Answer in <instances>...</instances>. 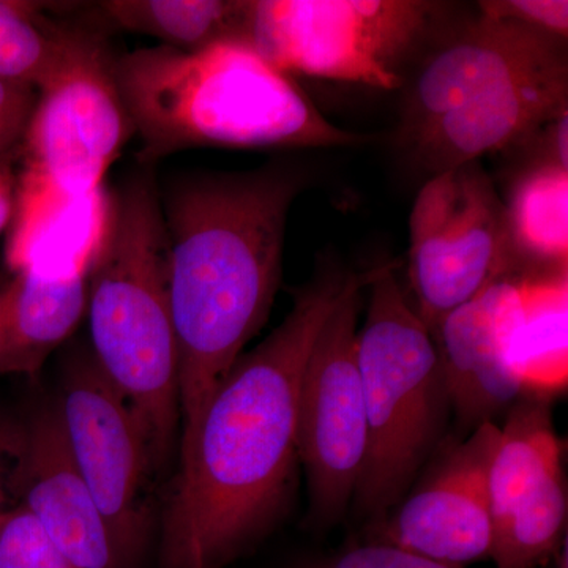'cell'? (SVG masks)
Instances as JSON below:
<instances>
[{
    "label": "cell",
    "mask_w": 568,
    "mask_h": 568,
    "mask_svg": "<svg viewBox=\"0 0 568 568\" xmlns=\"http://www.w3.org/2000/svg\"><path fill=\"white\" fill-rule=\"evenodd\" d=\"M112 77L149 164L186 149L351 148L372 140L334 125L283 71L244 41L203 51L142 48Z\"/></svg>",
    "instance_id": "3"
},
{
    "label": "cell",
    "mask_w": 568,
    "mask_h": 568,
    "mask_svg": "<svg viewBox=\"0 0 568 568\" xmlns=\"http://www.w3.org/2000/svg\"><path fill=\"white\" fill-rule=\"evenodd\" d=\"M0 568H80L55 547L21 506L10 508L0 528Z\"/></svg>",
    "instance_id": "23"
},
{
    "label": "cell",
    "mask_w": 568,
    "mask_h": 568,
    "mask_svg": "<svg viewBox=\"0 0 568 568\" xmlns=\"http://www.w3.org/2000/svg\"><path fill=\"white\" fill-rule=\"evenodd\" d=\"M562 467L541 478L495 523L489 558L496 568H537L558 552L567 525Z\"/></svg>",
    "instance_id": "21"
},
{
    "label": "cell",
    "mask_w": 568,
    "mask_h": 568,
    "mask_svg": "<svg viewBox=\"0 0 568 568\" xmlns=\"http://www.w3.org/2000/svg\"><path fill=\"white\" fill-rule=\"evenodd\" d=\"M497 437L496 422L477 426L394 515L377 523L373 541L459 567L489 558L493 510L488 473Z\"/></svg>",
    "instance_id": "11"
},
{
    "label": "cell",
    "mask_w": 568,
    "mask_h": 568,
    "mask_svg": "<svg viewBox=\"0 0 568 568\" xmlns=\"http://www.w3.org/2000/svg\"><path fill=\"white\" fill-rule=\"evenodd\" d=\"M357 274L321 272L290 315L242 354L209 398L164 510L159 568H226L293 495L302 376L321 327Z\"/></svg>",
    "instance_id": "1"
},
{
    "label": "cell",
    "mask_w": 568,
    "mask_h": 568,
    "mask_svg": "<svg viewBox=\"0 0 568 568\" xmlns=\"http://www.w3.org/2000/svg\"><path fill=\"white\" fill-rule=\"evenodd\" d=\"M384 264L369 284L357 362L368 422V447L355 491L357 510L386 518L433 454L450 414L435 338Z\"/></svg>",
    "instance_id": "5"
},
{
    "label": "cell",
    "mask_w": 568,
    "mask_h": 568,
    "mask_svg": "<svg viewBox=\"0 0 568 568\" xmlns=\"http://www.w3.org/2000/svg\"><path fill=\"white\" fill-rule=\"evenodd\" d=\"M480 17L515 22L562 40L568 31L567 0H488L478 3Z\"/></svg>",
    "instance_id": "24"
},
{
    "label": "cell",
    "mask_w": 568,
    "mask_h": 568,
    "mask_svg": "<svg viewBox=\"0 0 568 568\" xmlns=\"http://www.w3.org/2000/svg\"><path fill=\"white\" fill-rule=\"evenodd\" d=\"M36 102L31 85L0 80V153L20 145Z\"/></svg>",
    "instance_id": "26"
},
{
    "label": "cell",
    "mask_w": 568,
    "mask_h": 568,
    "mask_svg": "<svg viewBox=\"0 0 568 568\" xmlns=\"http://www.w3.org/2000/svg\"><path fill=\"white\" fill-rule=\"evenodd\" d=\"M381 267L355 276L321 327L302 376L297 455L317 526L334 525L346 514L364 470L368 422L357 362L358 315Z\"/></svg>",
    "instance_id": "9"
},
{
    "label": "cell",
    "mask_w": 568,
    "mask_h": 568,
    "mask_svg": "<svg viewBox=\"0 0 568 568\" xmlns=\"http://www.w3.org/2000/svg\"><path fill=\"white\" fill-rule=\"evenodd\" d=\"M562 467V440L548 396L525 394L507 410L489 463L493 528L541 478Z\"/></svg>",
    "instance_id": "18"
},
{
    "label": "cell",
    "mask_w": 568,
    "mask_h": 568,
    "mask_svg": "<svg viewBox=\"0 0 568 568\" xmlns=\"http://www.w3.org/2000/svg\"><path fill=\"white\" fill-rule=\"evenodd\" d=\"M560 41L515 22L478 18L469 31L433 55L422 69L403 130L511 82L567 69Z\"/></svg>",
    "instance_id": "13"
},
{
    "label": "cell",
    "mask_w": 568,
    "mask_h": 568,
    "mask_svg": "<svg viewBox=\"0 0 568 568\" xmlns=\"http://www.w3.org/2000/svg\"><path fill=\"white\" fill-rule=\"evenodd\" d=\"M106 44L77 31L58 77L37 92L18 153V179L10 244H20L43 224L102 190L104 174L133 129L112 77Z\"/></svg>",
    "instance_id": "6"
},
{
    "label": "cell",
    "mask_w": 568,
    "mask_h": 568,
    "mask_svg": "<svg viewBox=\"0 0 568 568\" xmlns=\"http://www.w3.org/2000/svg\"><path fill=\"white\" fill-rule=\"evenodd\" d=\"M248 2L242 0H110L103 13L125 31L162 41L183 52L223 41H244Z\"/></svg>",
    "instance_id": "19"
},
{
    "label": "cell",
    "mask_w": 568,
    "mask_h": 568,
    "mask_svg": "<svg viewBox=\"0 0 568 568\" xmlns=\"http://www.w3.org/2000/svg\"><path fill=\"white\" fill-rule=\"evenodd\" d=\"M435 7L420 0H256L248 2L242 40L290 77L395 89Z\"/></svg>",
    "instance_id": "7"
},
{
    "label": "cell",
    "mask_w": 568,
    "mask_h": 568,
    "mask_svg": "<svg viewBox=\"0 0 568 568\" xmlns=\"http://www.w3.org/2000/svg\"><path fill=\"white\" fill-rule=\"evenodd\" d=\"M55 405L71 457L102 511L119 562L132 568L149 530L142 491L153 458L144 426L92 354L71 358Z\"/></svg>",
    "instance_id": "10"
},
{
    "label": "cell",
    "mask_w": 568,
    "mask_h": 568,
    "mask_svg": "<svg viewBox=\"0 0 568 568\" xmlns=\"http://www.w3.org/2000/svg\"><path fill=\"white\" fill-rule=\"evenodd\" d=\"M506 204L478 162L432 175L409 219L416 313L435 336L444 317L517 271Z\"/></svg>",
    "instance_id": "8"
},
{
    "label": "cell",
    "mask_w": 568,
    "mask_h": 568,
    "mask_svg": "<svg viewBox=\"0 0 568 568\" xmlns=\"http://www.w3.org/2000/svg\"><path fill=\"white\" fill-rule=\"evenodd\" d=\"M43 3L0 0V80L37 92L58 77L73 48L77 29L43 21Z\"/></svg>",
    "instance_id": "22"
},
{
    "label": "cell",
    "mask_w": 568,
    "mask_h": 568,
    "mask_svg": "<svg viewBox=\"0 0 568 568\" xmlns=\"http://www.w3.org/2000/svg\"><path fill=\"white\" fill-rule=\"evenodd\" d=\"M7 487L80 568H122L110 529L71 457L58 405L14 424Z\"/></svg>",
    "instance_id": "12"
},
{
    "label": "cell",
    "mask_w": 568,
    "mask_h": 568,
    "mask_svg": "<svg viewBox=\"0 0 568 568\" xmlns=\"http://www.w3.org/2000/svg\"><path fill=\"white\" fill-rule=\"evenodd\" d=\"M297 568H465L437 560L422 558L381 541H366L362 545L325 556V558L308 560Z\"/></svg>",
    "instance_id": "25"
},
{
    "label": "cell",
    "mask_w": 568,
    "mask_h": 568,
    "mask_svg": "<svg viewBox=\"0 0 568 568\" xmlns=\"http://www.w3.org/2000/svg\"><path fill=\"white\" fill-rule=\"evenodd\" d=\"M14 424L9 422H0V528H2L3 519L9 514L10 508L7 507V476H9L11 447H13Z\"/></svg>",
    "instance_id": "28"
},
{
    "label": "cell",
    "mask_w": 568,
    "mask_h": 568,
    "mask_svg": "<svg viewBox=\"0 0 568 568\" xmlns=\"http://www.w3.org/2000/svg\"><path fill=\"white\" fill-rule=\"evenodd\" d=\"M507 226L518 261L567 268L568 170L538 163L515 183L506 204Z\"/></svg>",
    "instance_id": "20"
},
{
    "label": "cell",
    "mask_w": 568,
    "mask_h": 568,
    "mask_svg": "<svg viewBox=\"0 0 568 568\" xmlns=\"http://www.w3.org/2000/svg\"><path fill=\"white\" fill-rule=\"evenodd\" d=\"M88 308V274L14 271L0 290V375H36Z\"/></svg>",
    "instance_id": "16"
},
{
    "label": "cell",
    "mask_w": 568,
    "mask_h": 568,
    "mask_svg": "<svg viewBox=\"0 0 568 568\" xmlns=\"http://www.w3.org/2000/svg\"><path fill=\"white\" fill-rule=\"evenodd\" d=\"M566 271L511 278L506 308L508 362L526 394L551 396L567 386Z\"/></svg>",
    "instance_id": "17"
},
{
    "label": "cell",
    "mask_w": 568,
    "mask_h": 568,
    "mask_svg": "<svg viewBox=\"0 0 568 568\" xmlns=\"http://www.w3.org/2000/svg\"><path fill=\"white\" fill-rule=\"evenodd\" d=\"M568 106V70L511 82L444 112L403 136L432 175L532 138Z\"/></svg>",
    "instance_id": "14"
},
{
    "label": "cell",
    "mask_w": 568,
    "mask_h": 568,
    "mask_svg": "<svg viewBox=\"0 0 568 568\" xmlns=\"http://www.w3.org/2000/svg\"><path fill=\"white\" fill-rule=\"evenodd\" d=\"M511 275L444 317L435 336L452 410L459 428L473 433L495 422L526 394L506 343Z\"/></svg>",
    "instance_id": "15"
},
{
    "label": "cell",
    "mask_w": 568,
    "mask_h": 568,
    "mask_svg": "<svg viewBox=\"0 0 568 568\" xmlns=\"http://www.w3.org/2000/svg\"><path fill=\"white\" fill-rule=\"evenodd\" d=\"M92 357L132 406L162 462L181 424L170 244L159 186L144 164L103 192L88 271Z\"/></svg>",
    "instance_id": "4"
},
{
    "label": "cell",
    "mask_w": 568,
    "mask_h": 568,
    "mask_svg": "<svg viewBox=\"0 0 568 568\" xmlns=\"http://www.w3.org/2000/svg\"><path fill=\"white\" fill-rule=\"evenodd\" d=\"M304 185L297 171L265 166L178 174L160 193L170 244L181 444L271 315L282 283L287 213Z\"/></svg>",
    "instance_id": "2"
},
{
    "label": "cell",
    "mask_w": 568,
    "mask_h": 568,
    "mask_svg": "<svg viewBox=\"0 0 568 568\" xmlns=\"http://www.w3.org/2000/svg\"><path fill=\"white\" fill-rule=\"evenodd\" d=\"M18 145L9 152L0 153V234L11 223L17 207Z\"/></svg>",
    "instance_id": "27"
}]
</instances>
